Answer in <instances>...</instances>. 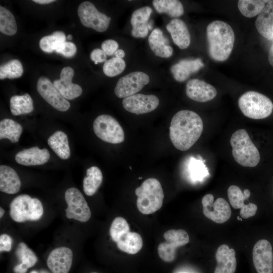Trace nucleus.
<instances>
[{"instance_id": "39", "label": "nucleus", "mask_w": 273, "mask_h": 273, "mask_svg": "<svg viewBox=\"0 0 273 273\" xmlns=\"http://www.w3.org/2000/svg\"><path fill=\"white\" fill-rule=\"evenodd\" d=\"M126 64L123 59L113 57L104 64L103 71L107 76L114 77L121 73L125 68Z\"/></svg>"}, {"instance_id": "16", "label": "nucleus", "mask_w": 273, "mask_h": 273, "mask_svg": "<svg viewBox=\"0 0 273 273\" xmlns=\"http://www.w3.org/2000/svg\"><path fill=\"white\" fill-rule=\"evenodd\" d=\"M73 253L66 247L52 250L47 259V265L52 273H68L72 265Z\"/></svg>"}, {"instance_id": "3", "label": "nucleus", "mask_w": 273, "mask_h": 273, "mask_svg": "<svg viewBox=\"0 0 273 273\" xmlns=\"http://www.w3.org/2000/svg\"><path fill=\"white\" fill-rule=\"evenodd\" d=\"M230 144L235 160L244 167H254L260 161L258 150L245 129H239L232 135Z\"/></svg>"}, {"instance_id": "41", "label": "nucleus", "mask_w": 273, "mask_h": 273, "mask_svg": "<svg viewBox=\"0 0 273 273\" xmlns=\"http://www.w3.org/2000/svg\"><path fill=\"white\" fill-rule=\"evenodd\" d=\"M76 51V47L74 43L64 41L58 46L55 52L66 58H71L75 55Z\"/></svg>"}, {"instance_id": "8", "label": "nucleus", "mask_w": 273, "mask_h": 273, "mask_svg": "<svg viewBox=\"0 0 273 273\" xmlns=\"http://www.w3.org/2000/svg\"><path fill=\"white\" fill-rule=\"evenodd\" d=\"M78 16L81 24L99 32L107 30L111 18L99 12L95 6L90 2L81 3L77 9Z\"/></svg>"}, {"instance_id": "54", "label": "nucleus", "mask_w": 273, "mask_h": 273, "mask_svg": "<svg viewBox=\"0 0 273 273\" xmlns=\"http://www.w3.org/2000/svg\"><path fill=\"white\" fill-rule=\"evenodd\" d=\"M93 273H96V272H93Z\"/></svg>"}, {"instance_id": "9", "label": "nucleus", "mask_w": 273, "mask_h": 273, "mask_svg": "<svg viewBox=\"0 0 273 273\" xmlns=\"http://www.w3.org/2000/svg\"><path fill=\"white\" fill-rule=\"evenodd\" d=\"M65 199L68 205L65 210L68 218L83 222L89 219L91 216L90 208L79 190L76 188L67 189L65 193Z\"/></svg>"}, {"instance_id": "55", "label": "nucleus", "mask_w": 273, "mask_h": 273, "mask_svg": "<svg viewBox=\"0 0 273 273\" xmlns=\"http://www.w3.org/2000/svg\"><path fill=\"white\" fill-rule=\"evenodd\" d=\"M184 273H185V272H184Z\"/></svg>"}, {"instance_id": "43", "label": "nucleus", "mask_w": 273, "mask_h": 273, "mask_svg": "<svg viewBox=\"0 0 273 273\" xmlns=\"http://www.w3.org/2000/svg\"><path fill=\"white\" fill-rule=\"evenodd\" d=\"M257 208L256 204L248 202L241 208L240 215L243 218H248L255 215Z\"/></svg>"}, {"instance_id": "42", "label": "nucleus", "mask_w": 273, "mask_h": 273, "mask_svg": "<svg viewBox=\"0 0 273 273\" xmlns=\"http://www.w3.org/2000/svg\"><path fill=\"white\" fill-rule=\"evenodd\" d=\"M101 48L107 56H111L117 50L118 44L115 40L109 39L102 42Z\"/></svg>"}, {"instance_id": "4", "label": "nucleus", "mask_w": 273, "mask_h": 273, "mask_svg": "<svg viewBox=\"0 0 273 273\" xmlns=\"http://www.w3.org/2000/svg\"><path fill=\"white\" fill-rule=\"evenodd\" d=\"M135 194L138 196L137 208L142 214L153 213L162 206L164 193L160 183L156 178L146 179L135 189Z\"/></svg>"}, {"instance_id": "17", "label": "nucleus", "mask_w": 273, "mask_h": 273, "mask_svg": "<svg viewBox=\"0 0 273 273\" xmlns=\"http://www.w3.org/2000/svg\"><path fill=\"white\" fill-rule=\"evenodd\" d=\"M74 75V71L72 67H65L61 71L60 79L53 82L54 86L66 100L76 98L82 93L81 86L72 82Z\"/></svg>"}, {"instance_id": "31", "label": "nucleus", "mask_w": 273, "mask_h": 273, "mask_svg": "<svg viewBox=\"0 0 273 273\" xmlns=\"http://www.w3.org/2000/svg\"><path fill=\"white\" fill-rule=\"evenodd\" d=\"M23 128L20 124L9 118L0 121V139H7L12 143L19 141Z\"/></svg>"}, {"instance_id": "20", "label": "nucleus", "mask_w": 273, "mask_h": 273, "mask_svg": "<svg viewBox=\"0 0 273 273\" xmlns=\"http://www.w3.org/2000/svg\"><path fill=\"white\" fill-rule=\"evenodd\" d=\"M50 158V154L47 149H40L33 147L18 152L15 155L16 161L25 166L40 165L47 163Z\"/></svg>"}, {"instance_id": "51", "label": "nucleus", "mask_w": 273, "mask_h": 273, "mask_svg": "<svg viewBox=\"0 0 273 273\" xmlns=\"http://www.w3.org/2000/svg\"><path fill=\"white\" fill-rule=\"evenodd\" d=\"M5 213V211L1 207L0 208V217H2V216L4 215Z\"/></svg>"}, {"instance_id": "10", "label": "nucleus", "mask_w": 273, "mask_h": 273, "mask_svg": "<svg viewBox=\"0 0 273 273\" xmlns=\"http://www.w3.org/2000/svg\"><path fill=\"white\" fill-rule=\"evenodd\" d=\"M163 237L165 242L158 245V255L163 260L172 262L176 257V249L189 242V235L184 230H170L164 233Z\"/></svg>"}, {"instance_id": "33", "label": "nucleus", "mask_w": 273, "mask_h": 273, "mask_svg": "<svg viewBox=\"0 0 273 273\" xmlns=\"http://www.w3.org/2000/svg\"><path fill=\"white\" fill-rule=\"evenodd\" d=\"M268 1L240 0L238 7L241 13L246 17L252 18L258 15Z\"/></svg>"}, {"instance_id": "25", "label": "nucleus", "mask_w": 273, "mask_h": 273, "mask_svg": "<svg viewBox=\"0 0 273 273\" xmlns=\"http://www.w3.org/2000/svg\"><path fill=\"white\" fill-rule=\"evenodd\" d=\"M21 181L16 171L5 165L0 166V191L9 194L18 192L21 187Z\"/></svg>"}, {"instance_id": "37", "label": "nucleus", "mask_w": 273, "mask_h": 273, "mask_svg": "<svg viewBox=\"0 0 273 273\" xmlns=\"http://www.w3.org/2000/svg\"><path fill=\"white\" fill-rule=\"evenodd\" d=\"M15 254L21 261L20 264L27 269L34 265L37 261L35 253L23 242L19 244Z\"/></svg>"}, {"instance_id": "21", "label": "nucleus", "mask_w": 273, "mask_h": 273, "mask_svg": "<svg viewBox=\"0 0 273 273\" xmlns=\"http://www.w3.org/2000/svg\"><path fill=\"white\" fill-rule=\"evenodd\" d=\"M217 265L214 273H235L237 267L236 252L225 244L220 245L215 253Z\"/></svg>"}, {"instance_id": "45", "label": "nucleus", "mask_w": 273, "mask_h": 273, "mask_svg": "<svg viewBox=\"0 0 273 273\" xmlns=\"http://www.w3.org/2000/svg\"><path fill=\"white\" fill-rule=\"evenodd\" d=\"M12 239L7 234H4L0 236V251L9 252L11 250Z\"/></svg>"}, {"instance_id": "52", "label": "nucleus", "mask_w": 273, "mask_h": 273, "mask_svg": "<svg viewBox=\"0 0 273 273\" xmlns=\"http://www.w3.org/2000/svg\"><path fill=\"white\" fill-rule=\"evenodd\" d=\"M67 38L68 39H71L72 38V36L71 35V34H68L67 36Z\"/></svg>"}, {"instance_id": "30", "label": "nucleus", "mask_w": 273, "mask_h": 273, "mask_svg": "<svg viewBox=\"0 0 273 273\" xmlns=\"http://www.w3.org/2000/svg\"><path fill=\"white\" fill-rule=\"evenodd\" d=\"M10 107L12 114L15 116L29 113L34 109L33 100L27 93L12 96L10 100Z\"/></svg>"}, {"instance_id": "27", "label": "nucleus", "mask_w": 273, "mask_h": 273, "mask_svg": "<svg viewBox=\"0 0 273 273\" xmlns=\"http://www.w3.org/2000/svg\"><path fill=\"white\" fill-rule=\"evenodd\" d=\"M48 144L52 150L61 159L66 160L70 156V149L67 135L58 130L52 134L48 139Z\"/></svg>"}, {"instance_id": "15", "label": "nucleus", "mask_w": 273, "mask_h": 273, "mask_svg": "<svg viewBox=\"0 0 273 273\" xmlns=\"http://www.w3.org/2000/svg\"><path fill=\"white\" fill-rule=\"evenodd\" d=\"M159 104V100L154 95L136 94L124 98L123 108L128 112L136 115L145 114L155 110Z\"/></svg>"}, {"instance_id": "12", "label": "nucleus", "mask_w": 273, "mask_h": 273, "mask_svg": "<svg viewBox=\"0 0 273 273\" xmlns=\"http://www.w3.org/2000/svg\"><path fill=\"white\" fill-rule=\"evenodd\" d=\"M202 204L204 215L216 223H223L231 216L230 205L222 198H218L214 201L213 195L207 194L202 198Z\"/></svg>"}, {"instance_id": "29", "label": "nucleus", "mask_w": 273, "mask_h": 273, "mask_svg": "<svg viewBox=\"0 0 273 273\" xmlns=\"http://www.w3.org/2000/svg\"><path fill=\"white\" fill-rule=\"evenodd\" d=\"M116 244L121 251L130 254H134L142 249L143 241L140 234L129 232L117 242Z\"/></svg>"}, {"instance_id": "35", "label": "nucleus", "mask_w": 273, "mask_h": 273, "mask_svg": "<svg viewBox=\"0 0 273 273\" xmlns=\"http://www.w3.org/2000/svg\"><path fill=\"white\" fill-rule=\"evenodd\" d=\"M65 34L61 31H56L52 34L42 37L39 40L40 48L44 52L52 53L55 51L58 46L66 41Z\"/></svg>"}, {"instance_id": "53", "label": "nucleus", "mask_w": 273, "mask_h": 273, "mask_svg": "<svg viewBox=\"0 0 273 273\" xmlns=\"http://www.w3.org/2000/svg\"><path fill=\"white\" fill-rule=\"evenodd\" d=\"M142 177H139V179H142Z\"/></svg>"}, {"instance_id": "48", "label": "nucleus", "mask_w": 273, "mask_h": 273, "mask_svg": "<svg viewBox=\"0 0 273 273\" xmlns=\"http://www.w3.org/2000/svg\"><path fill=\"white\" fill-rule=\"evenodd\" d=\"M115 57L122 59L125 57V52L122 49L117 50L114 54Z\"/></svg>"}, {"instance_id": "28", "label": "nucleus", "mask_w": 273, "mask_h": 273, "mask_svg": "<svg viewBox=\"0 0 273 273\" xmlns=\"http://www.w3.org/2000/svg\"><path fill=\"white\" fill-rule=\"evenodd\" d=\"M103 181L101 170L97 166H92L86 170V175L83 180L84 193L89 196L94 195L100 188Z\"/></svg>"}, {"instance_id": "6", "label": "nucleus", "mask_w": 273, "mask_h": 273, "mask_svg": "<svg viewBox=\"0 0 273 273\" xmlns=\"http://www.w3.org/2000/svg\"><path fill=\"white\" fill-rule=\"evenodd\" d=\"M10 215L16 222L35 221L43 215V208L40 201L26 194L15 198L10 205Z\"/></svg>"}, {"instance_id": "11", "label": "nucleus", "mask_w": 273, "mask_h": 273, "mask_svg": "<svg viewBox=\"0 0 273 273\" xmlns=\"http://www.w3.org/2000/svg\"><path fill=\"white\" fill-rule=\"evenodd\" d=\"M149 75L142 71L130 72L120 78L114 89V93L119 98H125L136 94L149 83Z\"/></svg>"}, {"instance_id": "2", "label": "nucleus", "mask_w": 273, "mask_h": 273, "mask_svg": "<svg viewBox=\"0 0 273 273\" xmlns=\"http://www.w3.org/2000/svg\"><path fill=\"white\" fill-rule=\"evenodd\" d=\"M206 33L211 58L219 62L227 60L235 42V34L231 26L223 21H214L208 24Z\"/></svg>"}, {"instance_id": "19", "label": "nucleus", "mask_w": 273, "mask_h": 273, "mask_svg": "<svg viewBox=\"0 0 273 273\" xmlns=\"http://www.w3.org/2000/svg\"><path fill=\"white\" fill-rule=\"evenodd\" d=\"M152 12L151 8L145 6L135 10L132 14L130 23L132 26L131 33L136 38H144L148 34L152 26L149 19Z\"/></svg>"}, {"instance_id": "1", "label": "nucleus", "mask_w": 273, "mask_h": 273, "mask_svg": "<svg viewBox=\"0 0 273 273\" xmlns=\"http://www.w3.org/2000/svg\"><path fill=\"white\" fill-rule=\"evenodd\" d=\"M203 130V121L198 114L191 110H181L172 118L169 138L175 148L184 151L196 143Z\"/></svg>"}, {"instance_id": "18", "label": "nucleus", "mask_w": 273, "mask_h": 273, "mask_svg": "<svg viewBox=\"0 0 273 273\" xmlns=\"http://www.w3.org/2000/svg\"><path fill=\"white\" fill-rule=\"evenodd\" d=\"M186 93L193 101L206 102L216 97L217 90L213 86L203 80L192 79L189 80L186 84Z\"/></svg>"}, {"instance_id": "23", "label": "nucleus", "mask_w": 273, "mask_h": 273, "mask_svg": "<svg viewBox=\"0 0 273 273\" xmlns=\"http://www.w3.org/2000/svg\"><path fill=\"white\" fill-rule=\"evenodd\" d=\"M203 66L204 64L200 58L194 60L183 59L172 65L170 71L176 81L183 82L187 80L192 73L198 72Z\"/></svg>"}, {"instance_id": "13", "label": "nucleus", "mask_w": 273, "mask_h": 273, "mask_svg": "<svg viewBox=\"0 0 273 273\" xmlns=\"http://www.w3.org/2000/svg\"><path fill=\"white\" fill-rule=\"evenodd\" d=\"M37 90L41 97L56 110L65 112L70 107V104L60 93L50 80L44 76L37 80Z\"/></svg>"}, {"instance_id": "24", "label": "nucleus", "mask_w": 273, "mask_h": 273, "mask_svg": "<svg viewBox=\"0 0 273 273\" xmlns=\"http://www.w3.org/2000/svg\"><path fill=\"white\" fill-rule=\"evenodd\" d=\"M255 26L258 32L264 38L273 39V0L268 1L258 15Z\"/></svg>"}, {"instance_id": "46", "label": "nucleus", "mask_w": 273, "mask_h": 273, "mask_svg": "<svg viewBox=\"0 0 273 273\" xmlns=\"http://www.w3.org/2000/svg\"><path fill=\"white\" fill-rule=\"evenodd\" d=\"M27 270V268L20 263L16 265L13 268L14 273H26Z\"/></svg>"}, {"instance_id": "5", "label": "nucleus", "mask_w": 273, "mask_h": 273, "mask_svg": "<svg viewBox=\"0 0 273 273\" xmlns=\"http://www.w3.org/2000/svg\"><path fill=\"white\" fill-rule=\"evenodd\" d=\"M238 106L245 116L253 119L266 118L273 110V104L270 99L255 91L243 94L238 100Z\"/></svg>"}, {"instance_id": "14", "label": "nucleus", "mask_w": 273, "mask_h": 273, "mask_svg": "<svg viewBox=\"0 0 273 273\" xmlns=\"http://www.w3.org/2000/svg\"><path fill=\"white\" fill-rule=\"evenodd\" d=\"M252 259L257 273L273 272V251L271 245L266 239H261L254 245Z\"/></svg>"}, {"instance_id": "36", "label": "nucleus", "mask_w": 273, "mask_h": 273, "mask_svg": "<svg viewBox=\"0 0 273 273\" xmlns=\"http://www.w3.org/2000/svg\"><path fill=\"white\" fill-rule=\"evenodd\" d=\"M23 73L21 62L17 59H13L0 67V79H13L20 77Z\"/></svg>"}, {"instance_id": "34", "label": "nucleus", "mask_w": 273, "mask_h": 273, "mask_svg": "<svg viewBox=\"0 0 273 273\" xmlns=\"http://www.w3.org/2000/svg\"><path fill=\"white\" fill-rule=\"evenodd\" d=\"M0 31L8 36L14 35L17 31V25L13 14L3 6L0 7Z\"/></svg>"}, {"instance_id": "22", "label": "nucleus", "mask_w": 273, "mask_h": 273, "mask_svg": "<svg viewBox=\"0 0 273 273\" xmlns=\"http://www.w3.org/2000/svg\"><path fill=\"white\" fill-rule=\"evenodd\" d=\"M173 42L180 49H187L190 44L191 36L186 23L181 19L174 18L166 26Z\"/></svg>"}, {"instance_id": "40", "label": "nucleus", "mask_w": 273, "mask_h": 273, "mask_svg": "<svg viewBox=\"0 0 273 273\" xmlns=\"http://www.w3.org/2000/svg\"><path fill=\"white\" fill-rule=\"evenodd\" d=\"M228 196L231 206L235 209H239L245 206V201L249 197L245 195L241 189L236 185H232L228 189Z\"/></svg>"}, {"instance_id": "7", "label": "nucleus", "mask_w": 273, "mask_h": 273, "mask_svg": "<svg viewBox=\"0 0 273 273\" xmlns=\"http://www.w3.org/2000/svg\"><path fill=\"white\" fill-rule=\"evenodd\" d=\"M93 129L96 135L104 142L116 144L124 141L122 127L111 115L102 114L98 116L93 122Z\"/></svg>"}, {"instance_id": "47", "label": "nucleus", "mask_w": 273, "mask_h": 273, "mask_svg": "<svg viewBox=\"0 0 273 273\" xmlns=\"http://www.w3.org/2000/svg\"><path fill=\"white\" fill-rule=\"evenodd\" d=\"M268 58L270 64L273 66V43L269 49Z\"/></svg>"}, {"instance_id": "50", "label": "nucleus", "mask_w": 273, "mask_h": 273, "mask_svg": "<svg viewBox=\"0 0 273 273\" xmlns=\"http://www.w3.org/2000/svg\"><path fill=\"white\" fill-rule=\"evenodd\" d=\"M30 273H52L45 269H40L39 270H32Z\"/></svg>"}, {"instance_id": "38", "label": "nucleus", "mask_w": 273, "mask_h": 273, "mask_svg": "<svg viewBox=\"0 0 273 273\" xmlns=\"http://www.w3.org/2000/svg\"><path fill=\"white\" fill-rule=\"evenodd\" d=\"M129 232L128 222L122 217H117L114 218L109 230L112 240L116 243Z\"/></svg>"}, {"instance_id": "49", "label": "nucleus", "mask_w": 273, "mask_h": 273, "mask_svg": "<svg viewBox=\"0 0 273 273\" xmlns=\"http://www.w3.org/2000/svg\"><path fill=\"white\" fill-rule=\"evenodd\" d=\"M33 2L39 4H48L53 2H55L56 1L54 0H33Z\"/></svg>"}, {"instance_id": "44", "label": "nucleus", "mask_w": 273, "mask_h": 273, "mask_svg": "<svg viewBox=\"0 0 273 273\" xmlns=\"http://www.w3.org/2000/svg\"><path fill=\"white\" fill-rule=\"evenodd\" d=\"M90 58L95 62V64L102 63L107 61V55L104 51L100 49L93 50L90 54Z\"/></svg>"}, {"instance_id": "26", "label": "nucleus", "mask_w": 273, "mask_h": 273, "mask_svg": "<svg viewBox=\"0 0 273 273\" xmlns=\"http://www.w3.org/2000/svg\"><path fill=\"white\" fill-rule=\"evenodd\" d=\"M149 46L154 53L159 57L167 58L173 54V49L167 44L168 40L159 29H154L148 37Z\"/></svg>"}, {"instance_id": "32", "label": "nucleus", "mask_w": 273, "mask_h": 273, "mask_svg": "<svg viewBox=\"0 0 273 273\" xmlns=\"http://www.w3.org/2000/svg\"><path fill=\"white\" fill-rule=\"evenodd\" d=\"M152 4L158 13H165L171 17H180L184 13L183 5L178 0H154Z\"/></svg>"}]
</instances>
